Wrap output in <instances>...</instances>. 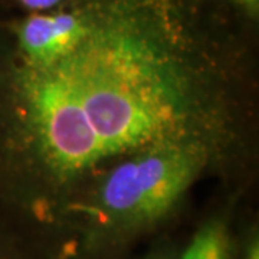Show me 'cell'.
I'll return each instance as SVG.
<instances>
[{"label":"cell","instance_id":"obj_4","mask_svg":"<svg viewBox=\"0 0 259 259\" xmlns=\"http://www.w3.org/2000/svg\"><path fill=\"white\" fill-rule=\"evenodd\" d=\"M18 2L26 9L32 10L33 13H40V12H49L59 8L64 0H18Z\"/></svg>","mask_w":259,"mask_h":259},{"label":"cell","instance_id":"obj_1","mask_svg":"<svg viewBox=\"0 0 259 259\" xmlns=\"http://www.w3.org/2000/svg\"><path fill=\"white\" fill-rule=\"evenodd\" d=\"M207 161L200 140L160 143L112 168L85 207L90 242L117 243L166 219Z\"/></svg>","mask_w":259,"mask_h":259},{"label":"cell","instance_id":"obj_3","mask_svg":"<svg viewBox=\"0 0 259 259\" xmlns=\"http://www.w3.org/2000/svg\"><path fill=\"white\" fill-rule=\"evenodd\" d=\"M179 259H235L231 232L222 219L202 225Z\"/></svg>","mask_w":259,"mask_h":259},{"label":"cell","instance_id":"obj_2","mask_svg":"<svg viewBox=\"0 0 259 259\" xmlns=\"http://www.w3.org/2000/svg\"><path fill=\"white\" fill-rule=\"evenodd\" d=\"M83 33L81 13L69 0L49 12L32 13L18 26V40L26 65L47 66L71 52Z\"/></svg>","mask_w":259,"mask_h":259},{"label":"cell","instance_id":"obj_5","mask_svg":"<svg viewBox=\"0 0 259 259\" xmlns=\"http://www.w3.org/2000/svg\"><path fill=\"white\" fill-rule=\"evenodd\" d=\"M242 9H245L246 12H249L250 15L256 13L259 6V0H235Z\"/></svg>","mask_w":259,"mask_h":259},{"label":"cell","instance_id":"obj_6","mask_svg":"<svg viewBox=\"0 0 259 259\" xmlns=\"http://www.w3.org/2000/svg\"><path fill=\"white\" fill-rule=\"evenodd\" d=\"M144 259H170L168 258V255H166L164 252H157V253H151V255H148L147 258Z\"/></svg>","mask_w":259,"mask_h":259}]
</instances>
